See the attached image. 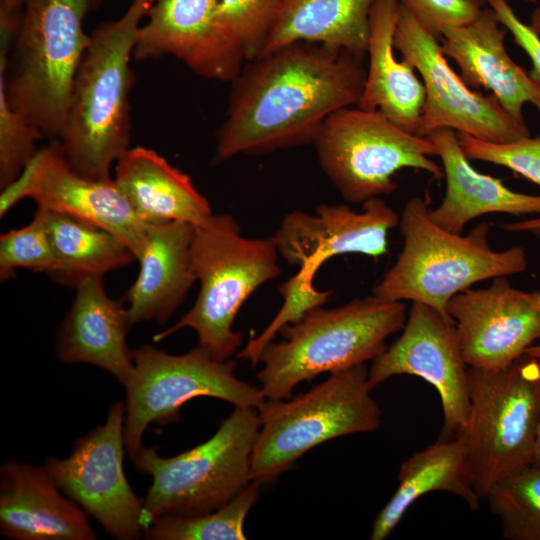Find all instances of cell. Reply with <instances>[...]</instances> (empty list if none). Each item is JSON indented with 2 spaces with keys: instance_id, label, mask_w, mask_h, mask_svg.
<instances>
[{
  "instance_id": "1",
  "label": "cell",
  "mask_w": 540,
  "mask_h": 540,
  "mask_svg": "<svg viewBox=\"0 0 540 540\" xmlns=\"http://www.w3.org/2000/svg\"><path fill=\"white\" fill-rule=\"evenodd\" d=\"M246 63L231 81L215 162L313 143L329 115L357 104L366 76L363 59L309 42Z\"/></svg>"
},
{
  "instance_id": "2",
  "label": "cell",
  "mask_w": 540,
  "mask_h": 540,
  "mask_svg": "<svg viewBox=\"0 0 540 540\" xmlns=\"http://www.w3.org/2000/svg\"><path fill=\"white\" fill-rule=\"evenodd\" d=\"M151 6L150 0H132L120 18L90 34L56 139L68 164L85 177L112 179V165L130 148V62L141 21Z\"/></svg>"
},
{
  "instance_id": "3",
  "label": "cell",
  "mask_w": 540,
  "mask_h": 540,
  "mask_svg": "<svg viewBox=\"0 0 540 540\" xmlns=\"http://www.w3.org/2000/svg\"><path fill=\"white\" fill-rule=\"evenodd\" d=\"M101 0H24L13 39H0V84L13 109L51 140L60 135L73 80Z\"/></svg>"
},
{
  "instance_id": "4",
  "label": "cell",
  "mask_w": 540,
  "mask_h": 540,
  "mask_svg": "<svg viewBox=\"0 0 540 540\" xmlns=\"http://www.w3.org/2000/svg\"><path fill=\"white\" fill-rule=\"evenodd\" d=\"M403 301L373 294L335 308L315 307L279 330L262 350L259 388L269 400L292 397L301 382L374 360L407 319Z\"/></svg>"
},
{
  "instance_id": "5",
  "label": "cell",
  "mask_w": 540,
  "mask_h": 540,
  "mask_svg": "<svg viewBox=\"0 0 540 540\" xmlns=\"http://www.w3.org/2000/svg\"><path fill=\"white\" fill-rule=\"evenodd\" d=\"M398 226L403 248L372 289V294L382 299L423 303L453 321L447 312L453 296L477 282L527 268L522 247L491 248L486 222L466 236L447 231L430 219L428 203L420 197L406 202Z\"/></svg>"
},
{
  "instance_id": "6",
  "label": "cell",
  "mask_w": 540,
  "mask_h": 540,
  "mask_svg": "<svg viewBox=\"0 0 540 540\" xmlns=\"http://www.w3.org/2000/svg\"><path fill=\"white\" fill-rule=\"evenodd\" d=\"M278 257L272 236L245 237L233 216L213 214L195 227L191 243V266L200 282L195 303L153 341L188 327L196 332L199 347L215 359L229 360L242 344L241 333L233 330L234 320L260 286L280 275Z\"/></svg>"
},
{
  "instance_id": "7",
  "label": "cell",
  "mask_w": 540,
  "mask_h": 540,
  "mask_svg": "<svg viewBox=\"0 0 540 540\" xmlns=\"http://www.w3.org/2000/svg\"><path fill=\"white\" fill-rule=\"evenodd\" d=\"M398 223L399 215L382 197L365 201L360 212L345 204L323 203L314 213H287L272 237L279 255L300 269L281 285L283 305L270 324L252 336V348L262 351L283 326L328 300L332 290L319 291L313 285L325 260L344 254L384 255L388 233Z\"/></svg>"
},
{
  "instance_id": "8",
  "label": "cell",
  "mask_w": 540,
  "mask_h": 540,
  "mask_svg": "<svg viewBox=\"0 0 540 540\" xmlns=\"http://www.w3.org/2000/svg\"><path fill=\"white\" fill-rule=\"evenodd\" d=\"M260 428L258 409L235 407L215 434L172 457L141 447L131 459L152 483L144 498L146 529L166 516H195L214 511L251 482V457Z\"/></svg>"
},
{
  "instance_id": "9",
  "label": "cell",
  "mask_w": 540,
  "mask_h": 540,
  "mask_svg": "<svg viewBox=\"0 0 540 540\" xmlns=\"http://www.w3.org/2000/svg\"><path fill=\"white\" fill-rule=\"evenodd\" d=\"M368 369L360 364L329 373L294 398L258 408L260 428L251 457V481H274L303 454L328 440L376 430L382 411L371 396Z\"/></svg>"
},
{
  "instance_id": "10",
  "label": "cell",
  "mask_w": 540,
  "mask_h": 540,
  "mask_svg": "<svg viewBox=\"0 0 540 540\" xmlns=\"http://www.w3.org/2000/svg\"><path fill=\"white\" fill-rule=\"evenodd\" d=\"M466 441L481 497L498 480L531 464L540 422V360L526 354L498 369L469 367Z\"/></svg>"
},
{
  "instance_id": "11",
  "label": "cell",
  "mask_w": 540,
  "mask_h": 540,
  "mask_svg": "<svg viewBox=\"0 0 540 540\" xmlns=\"http://www.w3.org/2000/svg\"><path fill=\"white\" fill-rule=\"evenodd\" d=\"M313 145L323 172L349 203L391 194L398 187L393 176L403 168L425 171L437 180L444 176L442 166L430 158L437 149L429 138L357 106L329 115Z\"/></svg>"
},
{
  "instance_id": "12",
  "label": "cell",
  "mask_w": 540,
  "mask_h": 540,
  "mask_svg": "<svg viewBox=\"0 0 540 540\" xmlns=\"http://www.w3.org/2000/svg\"><path fill=\"white\" fill-rule=\"evenodd\" d=\"M133 360L132 375L124 386V442L130 459L143 446L150 424L178 421L182 406L196 397L256 409L266 400L259 387L235 375L236 362L215 359L198 345L181 355L142 345L133 350Z\"/></svg>"
},
{
  "instance_id": "13",
  "label": "cell",
  "mask_w": 540,
  "mask_h": 540,
  "mask_svg": "<svg viewBox=\"0 0 540 540\" xmlns=\"http://www.w3.org/2000/svg\"><path fill=\"white\" fill-rule=\"evenodd\" d=\"M438 41L401 5L394 48L421 75L425 88L415 134L428 137L448 128L497 143L530 136L526 124L510 116L494 95L469 88L448 64Z\"/></svg>"
},
{
  "instance_id": "14",
  "label": "cell",
  "mask_w": 540,
  "mask_h": 540,
  "mask_svg": "<svg viewBox=\"0 0 540 540\" xmlns=\"http://www.w3.org/2000/svg\"><path fill=\"white\" fill-rule=\"evenodd\" d=\"M125 406L112 404L102 425L79 438L66 458L48 456L44 467L60 490L119 540L143 536L144 499L123 467Z\"/></svg>"
},
{
  "instance_id": "15",
  "label": "cell",
  "mask_w": 540,
  "mask_h": 540,
  "mask_svg": "<svg viewBox=\"0 0 540 540\" xmlns=\"http://www.w3.org/2000/svg\"><path fill=\"white\" fill-rule=\"evenodd\" d=\"M25 198L33 199L38 208L109 231L127 245L136 260L144 249L148 223L139 218L114 179L95 180L76 172L56 139L39 148L18 178L1 190L0 216Z\"/></svg>"
},
{
  "instance_id": "16",
  "label": "cell",
  "mask_w": 540,
  "mask_h": 540,
  "mask_svg": "<svg viewBox=\"0 0 540 540\" xmlns=\"http://www.w3.org/2000/svg\"><path fill=\"white\" fill-rule=\"evenodd\" d=\"M469 366L455 324L434 308L412 302L401 335L368 369L373 390L396 375L417 376L438 392L443 410L442 438L462 435L469 420Z\"/></svg>"
},
{
  "instance_id": "17",
  "label": "cell",
  "mask_w": 540,
  "mask_h": 540,
  "mask_svg": "<svg viewBox=\"0 0 540 540\" xmlns=\"http://www.w3.org/2000/svg\"><path fill=\"white\" fill-rule=\"evenodd\" d=\"M447 312L469 367H505L540 339V289H516L506 276L494 278L488 288L456 294Z\"/></svg>"
},
{
  "instance_id": "18",
  "label": "cell",
  "mask_w": 540,
  "mask_h": 540,
  "mask_svg": "<svg viewBox=\"0 0 540 540\" xmlns=\"http://www.w3.org/2000/svg\"><path fill=\"white\" fill-rule=\"evenodd\" d=\"M219 1H155L139 28L133 59L173 56L201 77L233 81L245 60L215 27Z\"/></svg>"
},
{
  "instance_id": "19",
  "label": "cell",
  "mask_w": 540,
  "mask_h": 540,
  "mask_svg": "<svg viewBox=\"0 0 540 540\" xmlns=\"http://www.w3.org/2000/svg\"><path fill=\"white\" fill-rule=\"evenodd\" d=\"M506 34L507 29L487 7L472 21L446 28L440 47L446 58L455 61L469 87L491 92L510 116L525 123V103L534 105L540 114V85L509 56Z\"/></svg>"
},
{
  "instance_id": "20",
  "label": "cell",
  "mask_w": 540,
  "mask_h": 540,
  "mask_svg": "<svg viewBox=\"0 0 540 540\" xmlns=\"http://www.w3.org/2000/svg\"><path fill=\"white\" fill-rule=\"evenodd\" d=\"M60 490L44 465L15 460L0 468V531L15 540H95L87 513Z\"/></svg>"
},
{
  "instance_id": "21",
  "label": "cell",
  "mask_w": 540,
  "mask_h": 540,
  "mask_svg": "<svg viewBox=\"0 0 540 540\" xmlns=\"http://www.w3.org/2000/svg\"><path fill=\"white\" fill-rule=\"evenodd\" d=\"M75 288L74 301L56 335L59 360L95 365L125 386L134 369L133 351L126 341L133 325L127 307L106 294L102 278H84Z\"/></svg>"
},
{
  "instance_id": "22",
  "label": "cell",
  "mask_w": 540,
  "mask_h": 540,
  "mask_svg": "<svg viewBox=\"0 0 540 540\" xmlns=\"http://www.w3.org/2000/svg\"><path fill=\"white\" fill-rule=\"evenodd\" d=\"M195 226L182 221L148 223L140 269L125 301L132 324L165 323L196 281L190 249Z\"/></svg>"
},
{
  "instance_id": "23",
  "label": "cell",
  "mask_w": 540,
  "mask_h": 540,
  "mask_svg": "<svg viewBox=\"0 0 540 540\" xmlns=\"http://www.w3.org/2000/svg\"><path fill=\"white\" fill-rule=\"evenodd\" d=\"M427 138L437 149L446 180L441 203L429 209L430 219L438 226L461 234L471 220L486 214L540 216V195L513 191L502 180L475 170L463 153L455 131L442 128Z\"/></svg>"
},
{
  "instance_id": "24",
  "label": "cell",
  "mask_w": 540,
  "mask_h": 540,
  "mask_svg": "<svg viewBox=\"0 0 540 540\" xmlns=\"http://www.w3.org/2000/svg\"><path fill=\"white\" fill-rule=\"evenodd\" d=\"M400 8L399 0H375L372 6L366 54L368 65L356 106L378 111L415 134L425 101V88L414 67L394 54Z\"/></svg>"
},
{
  "instance_id": "25",
  "label": "cell",
  "mask_w": 540,
  "mask_h": 540,
  "mask_svg": "<svg viewBox=\"0 0 540 540\" xmlns=\"http://www.w3.org/2000/svg\"><path fill=\"white\" fill-rule=\"evenodd\" d=\"M113 179L147 223L182 221L196 227L213 216L191 178L153 149L130 147L117 160Z\"/></svg>"
},
{
  "instance_id": "26",
  "label": "cell",
  "mask_w": 540,
  "mask_h": 540,
  "mask_svg": "<svg viewBox=\"0 0 540 540\" xmlns=\"http://www.w3.org/2000/svg\"><path fill=\"white\" fill-rule=\"evenodd\" d=\"M435 491L459 496L472 511L479 508L481 497L474 488L463 435L440 437L401 464L398 486L375 517L370 539L387 538L416 500Z\"/></svg>"
},
{
  "instance_id": "27",
  "label": "cell",
  "mask_w": 540,
  "mask_h": 540,
  "mask_svg": "<svg viewBox=\"0 0 540 540\" xmlns=\"http://www.w3.org/2000/svg\"><path fill=\"white\" fill-rule=\"evenodd\" d=\"M374 2L282 0L276 24L260 56L293 43L309 42L345 51L364 60Z\"/></svg>"
},
{
  "instance_id": "28",
  "label": "cell",
  "mask_w": 540,
  "mask_h": 540,
  "mask_svg": "<svg viewBox=\"0 0 540 540\" xmlns=\"http://www.w3.org/2000/svg\"><path fill=\"white\" fill-rule=\"evenodd\" d=\"M57 258V281L75 286L87 277L102 278L136 260L132 251L109 231L76 217L38 208Z\"/></svg>"
},
{
  "instance_id": "29",
  "label": "cell",
  "mask_w": 540,
  "mask_h": 540,
  "mask_svg": "<svg viewBox=\"0 0 540 540\" xmlns=\"http://www.w3.org/2000/svg\"><path fill=\"white\" fill-rule=\"evenodd\" d=\"M261 484L251 481L220 508L195 516L166 515L143 531L148 540H244V522Z\"/></svg>"
},
{
  "instance_id": "30",
  "label": "cell",
  "mask_w": 540,
  "mask_h": 540,
  "mask_svg": "<svg viewBox=\"0 0 540 540\" xmlns=\"http://www.w3.org/2000/svg\"><path fill=\"white\" fill-rule=\"evenodd\" d=\"M484 499L508 540H540V467L525 466L495 482Z\"/></svg>"
},
{
  "instance_id": "31",
  "label": "cell",
  "mask_w": 540,
  "mask_h": 540,
  "mask_svg": "<svg viewBox=\"0 0 540 540\" xmlns=\"http://www.w3.org/2000/svg\"><path fill=\"white\" fill-rule=\"evenodd\" d=\"M282 0H220L214 23L218 33L245 62L258 58L276 24Z\"/></svg>"
},
{
  "instance_id": "32",
  "label": "cell",
  "mask_w": 540,
  "mask_h": 540,
  "mask_svg": "<svg viewBox=\"0 0 540 540\" xmlns=\"http://www.w3.org/2000/svg\"><path fill=\"white\" fill-rule=\"evenodd\" d=\"M17 268L46 272L52 277L57 258L46 226L35 213L28 225L11 229L0 236V278L7 280Z\"/></svg>"
},
{
  "instance_id": "33",
  "label": "cell",
  "mask_w": 540,
  "mask_h": 540,
  "mask_svg": "<svg viewBox=\"0 0 540 540\" xmlns=\"http://www.w3.org/2000/svg\"><path fill=\"white\" fill-rule=\"evenodd\" d=\"M42 134L7 99L0 84V189L13 183L34 158Z\"/></svg>"
},
{
  "instance_id": "34",
  "label": "cell",
  "mask_w": 540,
  "mask_h": 540,
  "mask_svg": "<svg viewBox=\"0 0 540 540\" xmlns=\"http://www.w3.org/2000/svg\"><path fill=\"white\" fill-rule=\"evenodd\" d=\"M457 136L469 160L509 168L540 186V135L504 143L484 141L462 133Z\"/></svg>"
},
{
  "instance_id": "35",
  "label": "cell",
  "mask_w": 540,
  "mask_h": 540,
  "mask_svg": "<svg viewBox=\"0 0 540 540\" xmlns=\"http://www.w3.org/2000/svg\"><path fill=\"white\" fill-rule=\"evenodd\" d=\"M436 39L451 26L468 23L484 8L485 0H399Z\"/></svg>"
},
{
  "instance_id": "36",
  "label": "cell",
  "mask_w": 540,
  "mask_h": 540,
  "mask_svg": "<svg viewBox=\"0 0 540 540\" xmlns=\"http://www.w3.org/2000/svg\"><path fill=\"white\" fill-rule=\"evenodd\" d=\"M485 3L512 34L516 44L529 56L532 63L529 74L540 85V39L528 24L518 18L508 0H485Z\"/></svg>"
},
{
  "instance_id": "37",
  "label": "cell",
  "mask_w": 540,
  "mask_h": 540,
  "mask_svg": "<svg viewBox=\"0 0 540 540\" xmlns=\"http://www.w3.org/2000/svg\"><path fill=\"white\" fill-rule=\"evenodd\" d=\"M500 227L509 232H528L540 238V216L519 222H508Z\"/></svg>"
},
{
  "instance_id": "38",
  "label": "cell",
  "mask_w": 540,
  "mask_h": 540,
  "mask_svg": "<svg viewBox=\"0 0 540 540\" xmlns=\"http://www.w3.org/2000/svg\"><path fill=\"white\" fill-rule=\"evenodd\" d=\"M24 0H0V14H20Z\"/></svg>"
},
{
  "instance_id": "39",
  "label": "cell",
  "mask_w": 540,
  "mask_h": 540,
  "mask_svg": "<svg viewBox=\"0 0 540 540\" xmlns=\"http://www.w3.org/2000/svg\"><path fill=\"white\" fill-rule=\"evenodd\" d=\"M528 25L540 39V4L532 11Z\"/></svg>"
},
{
  "instance_id": "40",
  "label": "cell",
  "mask_w": 540,
  "mask_h": 540,
  "mask_svg": "<svg viewBox=\"0 0 540 540\" xmlns=\"http://www.w3.org/2000/svg\"><path fill=\"white\" fill-rule=\"evenodd\" d=\"M531 465L540 467V422L536 435L535 445L533 449Z\"/></svg>"
},
{
  "instance_id": "41",
  "label": "cell",
  "mask_w": 540,
  "mask_h": 540,
  "mask_svg": "<svg viewBox=\"0 0 540 540\" xmlns=\"http://www.w3.org/2000/svg\"><path fill=\"white\" fill-rule=\"evenodd\" d=\"M526 355L537 358L540 360V343L539 344H533L527 350L525 351Z\"/></svg>"
},
{
  "instance_id": "42",
  "label": "cell",
  "mask_w": 540,
  "mask_h": 540,
  "mask_svg": "<svg viewBox=\"0 0 540 540\" xmlns=\"http://www.w3.org/2000/svg\"><path fill=\"white\" fill-rule=\"evenodd\" d=\"M240 351H241V350H240ZM240 351L238 352V357L241 358V359H243V358L240 356ZM244 360H245V359H244ZM250 363H251V362H250ZM251 364H252V363H251ZM257 364H258V362H257L256 364H252V365L255 366V365H257Z\"/></svg>"
},
{
  "instance_id": "43",
  "label": "cell",
  "mask_w": 540,
  "mask_h": 540,
  "mask_svg": "<svg viewBox=\"0 0 540 540\" xmlns=\"http://www.w3.org/2000/svg\"><path fill=\"white\" fill-rule=\"evenodd\" d=\"M526 1L531 2V3L536 2V0H526Z\"/></svg>"
},
{
  "instance_id": "44",
  "label": "cell",
  "mask_w": 540,
  "mask_h": 540,
  "mask_svg": "<svg viewBox=\"0 0 540 540\" xmlns=\"http://www.w3.org/2000/svg\"><path fill=\"white\" fill-rule=\"evenodd\" d=\"M155 1H157V0H150V2H151L152 4H153Z\"/></svg>"
}]
</instances>
